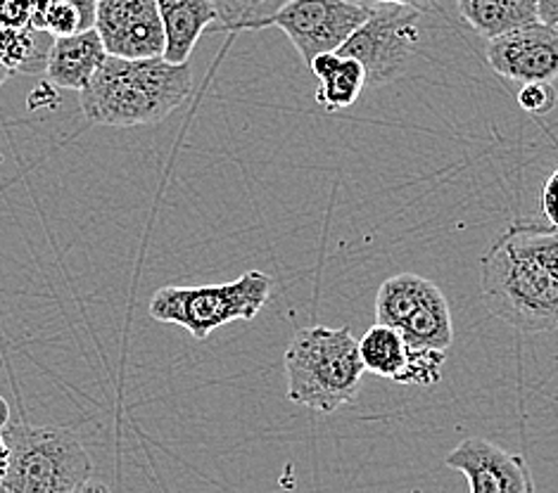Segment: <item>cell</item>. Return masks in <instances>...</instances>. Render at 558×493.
Returning a JSON list of instances; mask_svg holds the SVG:
<instances>
[{"label":"cell","mask_w":558,"mask_h":493,"mask_svg":"<svg viewBox=\"0 0 558 493\" xmlns=\"http://www.w3.org/2000/svg\"><path fill=\"white\" fill-rule=\"evenodd\" d=\"M374 5H362L354 0H290L271 15L264 26H278L295 46L304 64H312L318 56L338 52L350 36L362 26Z\"/></svg>","instance_id":"ba28073f"},{"label":"cell","mask_w":558,"mask_h":493,"mask_svg":"<svg viewBox=\"0 0 558 493\" xmlns=\"http://www.w3.org/2000/svg\"><path fill=\"white\" fill-rule=\"evenodd\" d=\"M447 468L469 479L471 493H535V479L521 453L471 436L445 458Z\"/></svg>","instance_id":"8fae6325"},{"label":"cell","mask_w":558,"mask_h":493,"mask_svg":"<svg viewBox=\"0 0 558 493\" xmlns=\"http://www.w3.org/2000/svg\"><path fill=\"white\" fill-rule=\"evenodd\" d=\"M312 74L318 78L316 102L326 112L348 110L362 98L366 90L364 66L352 58H342L338 52H326L310 64Z\"/></svg>","instance_id":"5bb4252c"},{"label":"cell","mask_w":558,"mask_h":493,"mask_svg":"<svg viewBox=\"0 0 558 493\" xmlns=\"http://www.w3.org/2000/svg\"><path fill=\"white\" fill-rule=\"evenodd\" d=\"M8 468H10V448L5 444L3 432H0V482H3V479H5Z\"/></svg>","instance_id":"4316f807"},{"label":"cell","mask_w":558,"mask_h":493,"mask_svg":"<svg viewBox=\"0 0 558 493\" xmlns=\"http://www.w3.org/2000/svg\"><path fill=\"white\" fill-rule=\"evenodd\" d=\"M376 323L400 332L409 349L445 352L454 342L449 301L433 280L400 273L385 280L376 295Z\"/></svg>","instance_id":"8992f818"},{"label":"cell","mask_w":558,"mask_h":493,"mask_svg":"<svg viewBox=\"0 0 558 493\" xmlns=\"http://www.w3.org/2000/svg\"><path fill=\"white\" fill-rule=\"evenodd\" d=\"M542 211L544 217H547L549 225H556L558 229V167L551 171V176L542 188Z\"/></svg>","instance_id":"603a6c76"},{"label":"cell","mask_w":558,"mask_h":493,"mask_svg":"<svg viewBox=\"0 0 558 493\" xmlns=\"http://www.w3.org/2000/svg\"><path fill=\"white\" fill-rule=\"evenodd\" d=\"M423 12L404 5H374L338 56L364 66L366 88H378L400 78L421 44Z\"/></svg>","instance_id":"52a82bcc"},{"label":"cell","mask_w":558,"mask_h":493,"mask_svg":"<svg viewBox=\"0 0 558 493\" xmlns=\"http://www.w3.org/2000/svg\"><path fill=\"white\" fill-rule=\"evenodd\" d=\"M93 3H102V0H93Z\"/></svg>","instance_id":"f546056e"},{"label":"cell","mask_w":558,"mask_h":493,"mask_svg":"<svg viewBox=\"0 0 558 493\" xmlns=\"http://www.w3.org/2000/svg\"><path fill=\"white\" fill-rule=\"evenodd\" d=\"M354 3H362V5H404L411 10H433L437 5V0H354Z\"/></svg>","instance_id":"cb8c5ba5"},{"label":"cell","mask_w":558,"mask_h":493,"mask_svg":"<svg viewBox=\"0 0 558 493\" xmlns=\"http://www.w3.org/2000/svg\"><path fill=\"white\" fill-rule=\"evenodd\" d=\"M105 60H108V50H105L96 29L56 38L46 66V78L56 88L82 93Z\"/></svg>","instance_id":"4fadbf2b"},{"label":"cell","mask_w":558,"mask_h":493,"mask_svg":"<svg viewBox=\"0 0 558 493\" xmlns=\"http://www.w3.org/2000/svg\"><path fill=\"white\" fill-rule=\"evenodd\" d=\"M165 29V56L169 64H189L201 36L219 24L211 0H157Z\"/></svg>","instance_id":"7c38bea8"},{"label":"cell","mask_w":558,"mask_h":493,"mask_svg":"<svg viewBox=\"0 0 558 493\" xmlns=\"http://www.w3.org/2000/svg\"><path fill=\"white\" fill-rule=\"evenodd\" d=\"M10 406H8V402L3 396H0V432H3L8 424H10Z\"/></svg>","instance_id":"83f0119b"},{"label":"cell","mask_w":558,"mask_h":493,"mask_svg":"<svg viewBox=\"0 0 558 493\" xmlns=\"http://www.w3.org/2000/svg\"><path fill=\"white\" fill-rule=\"evenodd\" d=\"M359 356H362L364 370L374 372L378 378L400 382L409 363V346L400 332L376 323L359 340Z\"/></svg>","instance_id":"e0dca14e"},{"label":"cell","mask_w":558,"mask_h":493,"mask_svg":"<svg viewBox=\"0 0 558 493\" xmlns=\"http://www.w3.org/2000/svg\"><path fill=\"white\" fill-rule=\"evenodd\" d=\"M72 493H112V489L105 484V482H100V479H86V482L78 486V489H74Z\"/></svg>","instance_id":"484cf974"},{"label":"cell","mask_w":558,"mask_h":493,"mask_svg":"<svg viewBox=\"0 0 558 493\" xmlns=\"http://www.w3.org/2000/svg\"><path fill=\"white\" fill-rule=\"evenodd\" d=\"M447 361L445 352H416L409 349V363L400 384H414V386H433L440 382L442 368Z\"/></svg>","instance_id":"ffe728a7"},{"label":"cell","mask_w":558,"mask_h":493,"mask_svg":"<svg viewBox=\"0 0 558 493\" xmlns=\"http://www.w3.org/2000/svg\"><path fill=\"white\" fill-rule=\"evenodd\" d=\"M56 38L34 26L0 29V66L12 76H46V66Z\"/></svg>","instance_id":"2e32d148"},{"label":"cell","mask_w":558,"mask_h":493,"mask_svg":"<svg viewBox=\"0 0 558 493\" xmlns=\"http://www.w3.org/2000/svg\"><path fill=\"white\" fill-rule=\"evenodd\" d=\"M271 297V275L247 271L221 285H167L150 299V316L159 323L189 330L197 342L235 321H252Z\"/></svg>","instance_id":"5b68a950"},{"label":"cell","mask_w":558,"mask_h":493,"mask_svg":"<svg viewBox=\"0 0 558 493\" xmlns=\"http://www.w3.org/2000/svg\"><path fill=\"white\" fill-rule=\"evenodd\" d=\"M558 102L556 88L551 84H523L521 93H518V104H521L523 112L533 116L549 114Z\"/></svg>","instance_id":"44dd1931"},{"label":"cell","mask_w":558,"mask_h":493,"mask_svg":"<svg viewBox=\"0 0 558 493\" xmlns=\"http://www.w3.org/2000/svg\"><path fill=\"white\" fill-rule=\"evenodd\" d=\"M193 70L162 58H110L78 93V104L90 124L131 128L162 122L191 98Z\"/></svg>","instance_id":"7a4b0ae2"},{"label":"cell","mask_w":558,"mask_h":493,"mask_svg":"<svg viewBox=\"0 0 558 493\" xmlns=\"http://www.w3.org/2000/svg\"><path fill=\"white\" fill-rule=\"evenodd\" d=\"M96 32L110 58L153 60L165 56V29L157 0H102Z\"/></svg>","instance_id":"9c48e42d"},{"label":"cell","mask_w":558,"mask_h":493,"mask_svg":"<svg viewBox=\"0 0 558 493\" xmlns=\"http://www.w3.org/2000/svg\"><path fill=\"white\" fill-rule=\"evenodd\" d=\"M485 309L521 332L558 330V229L511 223L481 257Z\"/></svg>","instance_id":"6da1fadb"},{"label":"cell","mask_w":558,"mask_h":493,"mask_svg":"<svg viewBox=\"0 0 558 493\" xmlns=\"http://www.w3.org/2000/svg\"><path fill=\"white\" fill-rule=\"evenodd\" d=\"M487 62L511 82L551 84L558 76V29L535 22L492 38Z\"/></svg>","instance_id":"30bf717a"},{"label":"cell","mask_w":558,"mask_h":493,"mask_svg":"<svg viewBox=\"0 0 558 493\" xmlns=\"http://www.w3.org/2000/svg\"><path fill=\"white\" fill-rule=\"evenodd\" d=\"M3 436L10 468L0 493H72L90 479V456L68 428L10 420Z\"/></svg>","instance_id":"277c9868"},{"label":"cell","mask_w":558,"mask_h":493,"mask_svg":"<svg viewBox=\"0 0 558 493\" xmlns=\"http://www.w3.org/2000/svg\"><path fill=\"white\" fill-rule=\"evenodd\" d=\"M288 398L322 416L354 402L364 363L350 328L312 325L295 332L286 349Z\"/></svg>","instance_id":"3957f363"},{"label":"cell","mask_w":558,"mask_h":493,"mask_svg":"<svg viewBox=\"0 0 558 493\" xmlns=\"http://www.w3.org/2000/svg\"><path fill=\"white\" fill-rule=\"evenodd\" d=\"M457 8L463 22L489 41L539 22L537 0H457Z\"/></svg>","instance_id":"9a60e30c"},{"label":"cell","mask_w":558,"mask_h":493,"mask_svg":"<svg viewBox=\"0 0 558 493\" xmlns=\"http://www.w3.org/2000/svg\"><path fill=\"white\" fill-rule=\"evenodd\" d=\"M537 20L558 29V0H537Z\"/></svg>","instance_id":"d4e9b609"},{"label":"cell","mask_w":558,"mask_h":493,"mask_svg":"<svg viewBox=\"0 0 558 493\" xmlns=\"http://www.w3.org/2000/svg\"><path fill=\"white\" fill-rule=\"evenodd\" d=\"M219 12L217 32H250L276 15L290 0H211Z\"/></svg>","instance_id":"d6986e66"},{"label":"cell","mask_w":558,"mask_h":493,"mask_svg":"<svg viewBox=\"0 0 558 493\" xmlns=\"http://www.w3.org/2000/svg\"><path fill=\"white\" fill-rule=\"evenodd\" d=\"M8 78H10V74L3 70V66H0V88H3V84L8 82Z\"/></svg>","instance_id":"f1b7e54d"},{"label":"cell","mask_w":558,"mask_h":493,"mask_svg":"<svg viewBox=\"0 0 558 493\" xmlns=\"http://www.w3.org/2000/svg\"><path fill=\"white\" fill-rule=\"evenodd\" d=\"M98 3L93 0H34L32 26L52 38H68L96 29Z\"/></svg>","instance_id":"ac0fdd59"},{"label":"cell","mask_w":558,"mask_h":493,"mask_svg":"<svg viewBox=\"0 0 558 493\" xmlns=\"http://www.w3.org/2000/svg\"><path fill=\"white\" fill-rule=\"evenodd\" d=\"M34 0H0V29H22L32 24Z\"/></svg>","instance_id":"7402d4cb"}]
</instances>
